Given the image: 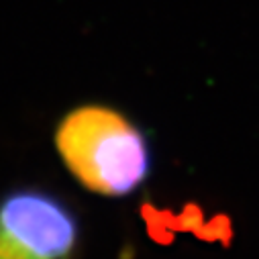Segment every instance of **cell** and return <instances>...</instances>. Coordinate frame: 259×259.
<instances>
[{
	"instance_id": "6da1fadb",
	"label": "cell",
	"mask_w": 259,
	"mask_h": 259,
	"mask_svg": "<svg viewBox=\"0 0 259 259\" xmlns=\"http://www.w3.org/2000/svg\"><path fill=\"white\" fill-rule=\"evenodd\" d=\"M57 151L92 192L126 196L139 188L151 169V149L143 133L108 106H80L57 126Z\"/></svg>"
},
{
	"instance_id": "7a4b0ae2",
	"label": "cell",
	"mask_w": 259,
	"mask_h": 259,
	"mask_svg": "<svg viewBox=\"0 0 259 259\" xmlns=\"http://www.w3.org/2000/svg\"><path fill=\"white\" fill-rule=\"evenodd\" d=\"M78 241V219L53 194L27 188L0 200V259H72Z\"/></svg>"
}]
</instances>
